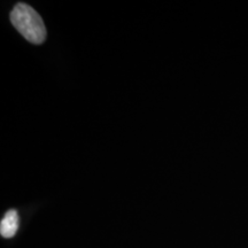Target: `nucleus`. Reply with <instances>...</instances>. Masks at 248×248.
I'll return each mask as SVG.
<instances>
[{
  "mask_svg": "<svg viewBox=\"0 0 248 248\" xmlns=\"http://www.w3.org/2000/svg\"><path fill=\"white\" fill-rule=\"evenodd\" d=\"M18 225H20V219H18V214L16 210L11 209L5 214L2 217L1 223H0V233L4 238L14 237L17 232Z\"/></svg>",
  "mask_w": 248,
  "mask_h": 248,
  "instance_id": "2",
  "label": "nucleus"
},
{
  "mask_svg": "<svg viewBox=\"0 0 248 248\" xmlns=\"http://www.w3.org/2000/svg\"><path fill=\"white\" fill-rule=\"evenodd\" d=\"M12 24L18 32L32 44H43L46 38V28L43 18L29 5L20 2L11 13Z\"/></svg>",
  "mask_w": 248,
  "mask_h": 248,
  "instance_id": "1",
  "label": "nucleus"
}]
</instances>
